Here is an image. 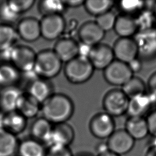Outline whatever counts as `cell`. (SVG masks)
<instances>
[{"label":"cell","mask_w":156,"mask_h":156,"mask_svg":"<svg viewBox=\"0 0 156 156\" xmlns=\"http://www.w3.org/2000/svg\"><path fill=\"white\" fill-rule=\"evenodd\" d=\"M74 105L71 99L62 93H54L41 105L42 117L51 124L67 122L73 116Z\"/></svg>","instance_id":"cell-1"},{"label":"cell","mask_w":156,"mask_h":156,"mask_svg":"<svg viewBox=\"0 0 156 156\" xmlns=\"http://www.w3.org/2000/svg\"><path fill=\"white\" fill-rule=\"evenodd\" d=\"M62 63L53 49H44L37 53L34 70L39 77L49 80L60 73Z\"/></svg>","instance_id":"cell-2"},{"label":"cell","mask_w":156,"mask_h":156,"mask_svg":"<svg viewBox=\"0 0 156 156\" xmlns=\"http://www.w3.org/2000/svg\"><path fill=\"white\" fill-rule=\"evenodd\" d=\"M94 68L88 58L77 56L65 63L64 74L66 79L73 84H82L89 80Z\"/></svg>","instance_id":"cell-3"},{"label":"cell","mask_w":156,"mask_h":156,"mask_svg":"<svg viewBox=\"0 0 156 156\" xmlns=\"http://www.w3.org/2000/svg\"><path fill=\"white\" fill-rule=\"evenodd\" d=\"M129 99L119 89L108 91L104 96L102 107L104 112L114 117L122 116L127 113Z\"/></svg>","instance_id":"cell-4"},{"label":"cell","mask_w":156,"mask_h":156,"mask_svg":"<svg viewBox=\"0 0 156 156\" xmlns=\"http://www.w3.org/2000/svg\"><path fill=\"white\" fill-rule=\"evenodd\" d=\"M103 76L110 85L121 87L133 76L127 63L115 59L103 70Z\"/></svg>","instance_id":"cell-5"},{"label":"cell","mask_w":156,"mask_h":156,"mask_svg":"<svg viewBox=\"0 0 156 156\" xmlns=\"http://www.w3.org/2000/svg\"><path fill=\"white\" fill-rule=\"evenodd\" d=\"M37 53L26 45L16 44L12 49L10 63L21 73L34 69Z\"/></svg>","instance_id":"cell-6"},{"label":"cell","mask_w":156,"mask_h":156,"mask_svg":"<svg viewBox=\"0 0 156 156\" xmlns=\"http://www.w3.org/2000/svg\"><path fill=\"white\" fill-rule=\"evenodd\" d=\"M66 20L63 15L43 16L40 21L41 37L48 41L59 39L64 31Z\"/></svg>","instance_id":"cell-7"},{"label":"cell","mask_w":156,"mask_h":156,"mask_svg":"<svg viewBox=\"0 0 156 156\" xmlns=\"http://www.w3.org/2000/svg\"><path fill=\"white\" fill-rule=\"evenodd\" d=\"M115 129L113 118L105 112L94 115L89 122L91 133L99 139H108L115 132Z\"/></svg>","instance_id":"cell-8"},{"label":"cell","mask_w":156,"mask_h":156,"mask_svg":"<svg viewBox=\"0 0 156 156\" xmlns=\"http://www.w3.org/2000/svg\"><path fill=\"white\" fill-rule=\"evenodd\" d=\"M138 55L143 58H152L156 56V29L138 31L134 37Z\"/></svg>","instance_id":"cell-9"},{"label":"cell","mask_w":156,"mask_h":156,"mask_svg":"<svg viewBox=\"0 0 156 156\" xmlns=\"http://www.w3.org/2000/svg\"><path fill=\"white\" fill-rule=\"evenodd\" d=\"M74 130L67 122L54 124L44 143L48 147L54 146H68L74 138Z\"/></svg>","instance_id":"cell-10"},{"label":"cell","mask_w":156,"mask_h":156,"mask_svg":"<svg viewBox=\"0 0 156 156\" xmlns=\"http://www.w3.org/2000/svg\"><path fill=\"white\" fill-rule=\"evenodd\" d=\"M112 49L115 59L127 64L138 56V48L132 38H119Z\"/></svg>","instance_id":"cell-11"},{"label":"cell","mask_w":156,"mask_h":156,"mask_svg":"<svg viewBox=\"0 0 156 156\" xmlns=\"http://www.w3.org/2000/svg\"><path fill=\"white\" fill-rule=\"evenodd\" d=\"M108 150L118 155L130 152L135 140L125 129L115 130L106 142Z\"/></svg>","instance_id":"cell-12"},{"label":"cell","mask_w":156,"mask_h":156,"mask_svg":"<svg viewBox=\"0 0 156 156\" xmlns=\"http://www.w3.org/2000/svg\"><path fill=\"white\" fill-rule=\"evenodd\" d=\"M88 59L94 69L104 70L115 60L113 49L101 43L93 46Z\"/></svg>","instance_id":"cell-13"},{"label":"cell","mask_w":156,"mask_h":156,"mask_svg":"<svg viewBox=\"0 0 156 156\" xmlns=\"http://www.w3.org/2000/svg\"><path fill=\"white\" fill-rule=\"evenodd\" d=\"M16 30L18 37L26 42H33L41 37L40 21L36 18L28 16L19 20Z\"/></svg>","instance_id":"cell-14"},{"label":"cell","mask_w":156,"mask_h":156,"mask_svg":"<svg viewBox=\"0 0 156 156\" xmlns=\"http://www.w3.org/2000/svg\"><path fill=\"white\" fill-rule=\"evenodd\" d=\"M105 34L95 21H88L79 27L77 36L80 42L93 46L101 43Z\"/></svg>","instance_id":"cell-15"},{"label":"cell","mask_w":156,"mask_h":156,"mask_svg":"<svg viewBox=\"0 0 156 156\" xmlns=\"http://www.w3.org/2000/svg\"><path fill=\"white\" fill-rule=\"evenodd\" d=\"M53 51L66 63L78 56V43L74 38L61 37L55 42Z\"/></svg>","instance_id":"cell-16"},{"label":"cell","mask_w":156,"mask_h":156,"mask_svg":"<svg viewBox=\"0 0 156 156\" xmlns=\"http://www.w3.org/2000/svg\"><path fill=\"white\" fill-rule=\"evenodd\" d=\"M23 91L17 86L2 88L0 90V110L8 113L16 110L18 100Z\"/></svg>","instance_id":"cell-17"},{"label":"cell","mask_w":156,"mask_h":156,"mask_svg":"<svg viewBox=\"0 0 156 156\" xmlns=\"http://www.w3.org/2000/svg\"><path fill=\"white\" fill-rule=\"evenodd\" d=\"M41 104L46 101L53 93V87L49 80L38 77L34 80L26 91Z\"/></svg>","instance_id":"cell-18"},{"label":"cell","mask_w":156,"mask_h":156,"mask_svg":"<svg viewBox=\"0 0 156 156\" xmlns=\"http://www.w3.org/2000/svg\"><path fill=\"white\" fill-rule=\"evenodd\" d=\"M41 105L28 93L23 92L18 100L16 110L26 118L30 119L36 117L40 112Z\"/></svg>","instance_id":"cell-19"},{"label":"cell","mask_w":156,"mask_h":156,"mask_svg":"<svg viewBox=\"0 0 156 156\" xmlns=\"http://www.w3.org/2000/svg\"><path fill=\"white\" fill-rule=\"evenodd\" d=\"M153 101L149 94H144L129 99L127 113L129 117H143L149 110Z\"/></svg>","instance_id":"cell-20"},{"label":"cell","mask_w":156,"mask_h":156,"mask_svg":"<svg viewBox=\"0 0 156 156\" xmlns=\"http://www.w3.org/2000/svg\"><path fill=\"white\" fill-rule=\"evenodd\" d=\"M113 29L119 38H131L138 32L135 18L122 13L117 16Z\"/></svg>","instance_id":"cell-21"},{"label":"cell","mask_w":156,"mask_h":156,"mask_svg":"<svg viewBox=\"0 0 156 156\" xmlns=\"http://www.w3.org/2000/svg\"><path fill=\"white\" fill-rule=\"evenodd\" d=\"M27 121V119L16 110L5 113L3 129L16 135L25 130Z\"/></svg>","instance_id":"cell-22"},{"label":"cell","mask_w":156,"mask_h":156,"mask_svg":"<svg viewBox=\"0 0 156 156\" xmlns=\"http://www.w3.org/2000/svg\"><path fill=\"white\" fill-rule=\"evenodd\" d=\"M20 141L16 135L3 128L0 129V156H15Z\"/></svg>","instance_id":"cell-23"},{"label":"cell","mask_w":156,"mask_h":156,"mask_svg":"<svg viewBox=\"0 0 156 156\" xmlns=\"http://www.w3.org/2000/svg\"><path fill=\"white\" fill-rule=\"evenodd\" d=\"M125 130L134 140L143 139L149 133L146 119L143 117H129Z\"/></svg>","instance_id":"cell-24"},{"label":"cell","mask_w":156,"mask_h":156,"mask_svg":"<svg viewBox=\"0 0 156 156\" xmlns=\"http://www.w3.org/2000/svg\"><path fill=\"white\" fill-rule=\"evenodd\" d=\"M21 72L11 63L0 65V88L17 86Z\"/></svg>","instance_id":"cell-25"},{"label":"cell","mask_w":156,"mask_h":156,"mask_svg":"<svg viewBox=\"0 0 156 156\" xmlns=\"http://www.w3.org/2000/svg\"><path fill=\"white\" fill-rule=\"evenodd\" d=\"M46 152L41 142L31 138L20 142L17 154L19 156H45Z\"/></svg>","instance_id":"cell-26"},{"label":"cell","mask_w":156,"mask_h":156,"mask_svg":"<svg viewBox=\"0 0 156 156\" xmlns=\"http://www.w3.org/2000/svg\"><path fill=\"white\" fill-rule=\"evenodd\" d=\"M52 126V124L43 117L37 118L30 126L32 138L44 143L51 133Z\"/></svg>","instance_id":"cell-27"},{"label":"cell","mask_w":156,"mask_h":156,"mask_svg":"<svg viewBox=\"0 0 156 156\" xmlns=\"http://www.w3.org/2000/svg\"><path fill=\"white\" fill-rule=\"evenodd\" d=\"M18 35L12 25L0 24V52L16 45Z\"/></svg>","instance_id":"cell-28"},{"label":"cell","mask_w":156,"mask_h":156,"mask_svg":"<svg viewBox=\"0 0 156 156\" xmlns=\"http://www.w3.org/2000/svg\"><path fill=\"white\" fill-rule=\"evenodd\" d=\"M115 2L111 0H87L83 7L88 13L96 17L111 11Z\"/></svg>","instance_id":"cell-29"},{"label":"cell","mask_w":156,"mask_h":156,"mask_svg":"<svg viewBox=\"0 0 156 156\" xmlns=\"http://www.w3.org/2000/svg\"><path fill=\"white\" fill-rule=\"evenodd\" d=\"M67 7L63 1L59 0H43L38 4V10L40 14L44 16L62 14Z\"/></svg>","instance_id":"cell-30"},{"label":"cell","mask_w":156,"mask_h":156,"mask_svg":"<svg viewBox=\"0 0 156 156\" xmlns=\"http://www.w3.org/2000/svg\"><path fill=\"white\" fill-rule=\"evenodd\" d=\"M145 84L143 80L138 77L133 76L122 87L121 90L130 99L145 94Z\"/></svg>","instance_id":"cell-31"},{"label":"cell","mask_w":156,"mask_h":156,"mask_svg":"<svg viewBox=\"0 0 156 156\" xmlns=\"http://www.w3.org/2000/svg\"><path fill=\"white\" fill-rule=\"evenodd\" d=\"M138 31L154 29L156 19L152 11L141 10L135 18Z\"/></svg>","instance_id":"cell-32"},{"label":"cell","mask_w":156,"mask_h":156,"mask_svg":"<svg viewBox=\"0 0 156 156\" xmlns=\"http://www.w3.org/2000/svg\"><path fill=\"white\" fill-rule=\"evenodd\" d=\"M118 7L122 12V14L132 16L133 14L140 13L143 10L144 8V1H122L119 2Z\"/></svg>","instance_id":"cell-33"},{"label":"cell","mask_w":156,"mask_h":156,"mask_svg":"<svg viewBox=\"0 0 156 156\" xmlns=\"http://www.w3.org/2000/svg\"><path fill=\"white\" fill-rule=\"evenodd\" d=\"M117 16L112 11H109L96 18L95 22L105 32L113 29Z\"/></svg>","instance_id":"cell-34"},{"label":"cell","mask_w":156,"mask_h":156,"mask_svg":"<svg viewBox=\"0 0 156 156\" xmlns=\"http://www.w3.org/2000/svg\"><path fill=\"white\" fill-rule=\"evenodd\" d=\"M35 2L34 0H10L7 1L10 9L19 15L30 9Z\"/></svg>","instance_id":"cell-35"},{"label":"cell","mask_w":156,"mask_h":156,"mask_svg":"<svg viewBox=\"0 0 156 156\" xmlns=\"http://www.w3.org/2000/svg\"><path fill=\"white\" fill-rule=\"evenodd\" d=\"M20 15L15 13L9 6L7 1L0 5V18L2 23L12 25L17 21Z\"/></svg>","instance_id":"cell-36"},{"label":"cell","mask_w":156,"mask_h":156,"mask_svg":"<svg viewBox=\"0 0 156 156\" xmlns=\"http://www.w3.org/2000/svg\"><path fill=\"white\" fill-rule=\"evenodd\" d=\"M78 21L76 19H69V20H66L64 31L61 37L74 38V37L76 35H77L78 34L79 28L78 27Z\"/></svg>","instance_id":"cell-37"},{"label":"cell","mask_w":156,"mask_h":156,"mask_svg":"<svg viewBox=\"0 0 156 156\" xmlns=\"http://www.w3.org/2000/svg\"><path fill=\"white\" fill-rule=\"evenodd\" d=\"M45 156H73L68 146H54L48 147Z\"/></svg>","instance_id":"cell-38"},{"label":"cell","mask_w":156,"mask_h":156,"mask_svg":"<svg viewBox=\"0 0 156 156\" xmlns=\"http://www.w3.org/2000/svg\"><path fill=\"white\" fill-rule=\"evenodd\" d=\"M146 122L149 133L156 137V111L151 113L147 118Z\"/></svg>","instance_id":"cell-39"},{"label":"cell","mask_w":156,"mask_h":156,"mask_svg":"<svg viewBox=\"0 0 156 156\" xmlns=\"http://www.w3.org/2000/svg\"><path fill=\"white\" fill-rule=\"evenodd\" d=\"M92 47L90 45L80 42L78 43V56L88 58Z\"/></svg>","instance_id":"cell-40"},{"label":"cell","mask_w":156,"mask_h":156,"mask_svg":"<svg viewBox=\"0 0 156 156\" xmlns=\"http://www.w3.org/2000/svg\"><path fill=\"white\" fill-rule=\"evenodd\" d=\"M148 88L150 93L156 96V72L153 73L148 80Z\"/></svg>","instance_id":"cell-41"},{"label":"cell","mask_w":156,"mask_h":156,"mask_svg":"<svg viewBox=\"0 0 156 156\" xmlns=\"http://www.w3.org/2000/svg\"><path fill=\"white\" fill-rule=\"evenodd\" d=\"M127 65H128L129 68L130 69V70L132 71V72L133 73V74L134 73L140 71L142 67V64H141L140 60L138 58L131 61Z\"/></svg>","instance_id":"cell-42"},{"label":"cell","mask_w":156,"mask_h":156,"mask_svg":"<svg viewBox=\"0 0 156 156\" xmlns=\"http://www.w3.org/2000/svg\"><path fill=\"white\" fill-rule=\"evenodd\" d=\"M65 5L67 8H77L83 5V0H63Z\"/></svg>","instance_id":"cell-43"},{"label":"cell","mask_w":156,"mask_h":156,"mask_svg":"<svg viewBox=\"0 0 156 156\" xmlns=\"http://www.w3.org/2000/svg\"><path fill=\"white\" fill-rule=\"evenodd\" d=\"M107 151H108L107 143H100L96 146V151L98 152V154L102 153Z\"/></svg>","instance_id":"cell-44"},{"label":"cell","mask_w":156,"mask_h":156,"mask_svg":"<svg viewBox=\"0 0 156 156\" xmlns=\"http://www.w3.org/2000/svg\"><path fill=\"white\" fill-rule=\"evenodd\" d=\"M146 156H156V147L151 146L146 152Z\"/></svg>","instance_id":"cell-45"},{"label":"cell","mask_w":156,"mask_h":156,"mask_svg":"<svg viewBox=\"0 0 156 156\" xmlns=\"http://www.w3.org/2000/svg\"><path fill=\"white\" fill-rule=\"evenodd\" d=\"M98 156H119V155H118L108 150V151H107L102 153L98 154Z\"/></svg>","instance_id":"cell-46"},{"label":"cell","mask_w":156,"mask_h":156,"mask_svg":"<svg viewBox=\"0 0 156 156\" xmlns=\"http://www.w3.org/2000/svg\"><path fill=\"white\" fill-rule=\"evenodd\" d=\"M5 113L3 112L2 110H0V129L3 128Z\"/></svg>","instance_id":"cell-47"},{"label":"cell","mask_w":156,"mask_h":156,"mask_svg":"<svg viewBox=\"0 0 156 156\" xmlns=\"http://www.w3.org/2000/svg\"><path fill=\"white\" fill-rule=\"evenodd\" d=\"M153 13H154V15L155 18L156 19V1L155 2V5H154V9H153Z\"/></svg>","instance_id":"cell-48"},{"label":"cell","mask_w":156,"mask_h":156,"mask_svg":"<svg viewBox=\"0 0 156 156\" xmlns=\"http://www.w3.org/2000/svg\"><path fill=\"white\" fill-rule=\"evenodd\" d=\"M152 146H154V147H156V137L154 138V140L152 141Z\"/></svg>","instance_id":"cell-49"},{"label":"cell","mask_w":156,"mask_h":156,"mask_svg":"<svg viewBox=\"0 0 156 156\" xmlns=\"http://www.w3.org/2000/svg\"><path fill=\"white\" fill-rule=\"evenodd\" d=\"M78 156H91L90 155H87V154H81V155H79Z\"/></svg>","instance_id":"cell-50"}]
</instances>
